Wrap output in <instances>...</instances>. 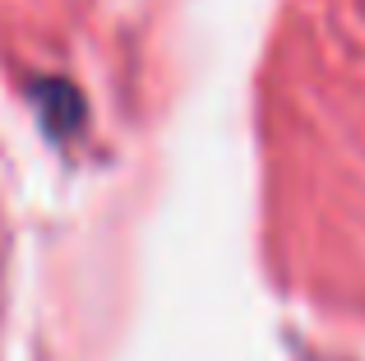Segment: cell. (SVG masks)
<instances>
[{"mask_svg":"<svg viewBox=\"0 0 365 361\" xmlns=\"http://www.w3.org/2000/svg\"><path fill=\"white\" fill-rule=\"evenodd\" d=\"M37 102H42V111H46V126H51L56 135H65V130H70L74 121L83 116V102H79V93H74L70 83H56V79H46L42 88H37Z\"/></svg>","mask_w":365,"mask_h":361,"instance_id":"obj_1","label":"cell"}]
</instances>
